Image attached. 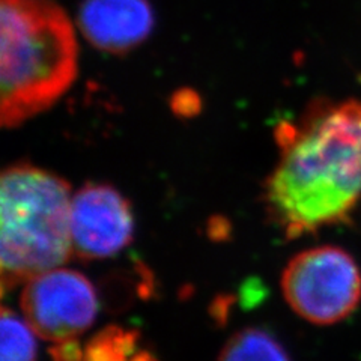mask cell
Returning a JSON list of instances; mask_svg holds the SVG:
<instances>
[{
  "instance_id": "1",
  "label": "cell",
  "mask_w": 361,
  "mask_h": 361,
  "mask_svg": "<svg viewBox=\"0 0 361 361\" xmlns=\"http://www.w3.org/2000/svg\"><path fill=\"white\" fill-rule=\"evenodd\" d=\"M279 161L264 187L269 220L286 238L345 221L361 197V104L313 103L276 128Z\"/></svg>"
},
{
  "instance_id": "2",
  "label": "cell",
  "mask_w": 361,
  "mask_h": 361,
  "mask_svg": "<svg viewBox=\"0 0 361 361\" xmlns=\"http://www.w3.org/2000/svg\"><path fill=\"white\" fill-rule=\"evenodd\" d=\"M73 23L54 0H0V122L16 128L50 109L75 80Z\"/></svg>"
},
{
  "instance_id": "3",
  "label": "cell",
  "mask_w": 361,
  "mask_h": 361,
  "mask_svg": "<svg viewBox=\"0 0 361 361\" xmlns=\"http://www.w3.org/2000/svg\"><path fill=\"white\" fill-rule=\"evenodd\" d=\"M71 187L63 178L29 163L0 176V268L4 290L59 268L73 253Z\"/></svg>"
},
{
  "instance_id": "4",
  "label": "cell",
  "mask_w": 361,
  "mask_h": 361,
  "mask_svg": "<svg viewBox=\"0 0 361 361\" xmlns=\"http://www.w3.org/2000/svg\"><path fill=\"white\" fill-rule=\"evenodd\" d=\"M281 292L304 321L333 325L361 302V271L341 247H312L290 259L281 274Z\"/></svg>"
},
{
  "instance_id": "5",
  "label": "cell",
  "mask_w": 361,
  "mask_h": 361,
  "mask_svg": "<svg viewBox=\"0 0 361 361\" xmlns=\"http://www.w3.org/2000/svg\"><path fill=\"white\" fill-rule=\"evenodd\" d=\"M20 307L37 336L58 345L78 341L92 326L98 313V297L85 274L59 267L23 285Z\"/></svg>"
},
{
  "instance_id": "6",
  "label": "cell",
  "mask_w": 361,
  "mask_h": 361,
  "mask_svg": "<svg viewBox=\"0 0 361 361\" xmlns=\"http://www.w3.org/2000/svg\"><path fill=\"white\" fill-rule=\"evenodd\" d=\"M73 253L86 261L116 256L134 236L131 203L110 184L87 183L71 199Z\"/></svg>"
},
{
  "instance_id": "7",
  "label": "cell",
  "mask_w": 361,
  "mask_h": 361,
  "mask_svg": "<svg viewBox=\"0 0 361 361\" xmlns=\"http://www.w3.org/2000/svg\"><path fill=\"white\" fill-rule=\"evenodd\" d=\"M77 23L92 47L123 54L151 37L155 13L149 0H82Z\"/></svg>"
},
{
  "instance_id": "8",
  "label": "cell",
  "mask_w": 361,
  "mask_h": 361,
  "mask_svg": "<svg viewBox=\"0 0 361 361\" xmlns=\"http://www.w3.org/2000/svg\"><path fill=\"white\" fill-rule=\"evenodd\" d=\"M80 361H158L142 343L135 330L119 325L106 326L97 333L83 348Z\"/></svg>"
},
{
  "instance_id": "9",
  "label": "cell",
  "mask_w": 361,
  "mask_h": 361,
  "mask_svg": "<svg viewBox=\"0 0 361 361\" xmlns=\"http://www.w3.org/2000/svg\"><path fill=\"white\" fill-rule=\"evenodd\" d=\"M217 361H290L285 348L268 331L244 329L229 337Z\"/></svg>"
},
{
  "instance_id": "10",
  "label": "cell",
  "mask_w": 361,
  "mask_h": 361,
  "mask_svg": "<svg viewBox=\"0 0 361 361\" xmlns=\"http://www.w3.org/2000/svg\"><path fill=\"white\" fill-rule=\"evenodd\" d=\"M2 361H37V333L26 319L9 309L2 310Z\"/></svg>"
}]
</instances>
